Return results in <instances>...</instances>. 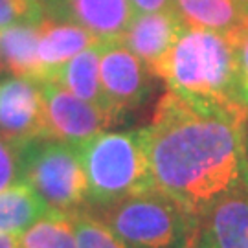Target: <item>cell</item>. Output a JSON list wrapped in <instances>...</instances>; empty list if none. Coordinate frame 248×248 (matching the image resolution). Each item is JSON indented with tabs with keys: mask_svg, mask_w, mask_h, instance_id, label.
I'll return each mask as SVG.
<instances>
[{
	"mask_svg": "<svg viewBox=\"0 0 248 248\" xmlns=\"http://www.w3.org/2000/svg\"><path fill=\"white\" fill-rule=\"evenodd\" d=\"M248 114L204 107L168 90L143 129L151 184L199 215L206 204L248 182Z\"/></svg>",
	"mask_w": 248,
	"mask_h": 248,
	"instance_id": "1",
	"label": "cell"
},
{
	"mask_svg": "<svg viewBox=\"0 0 248 248\" xmlns=\"http://www.w3.org/2000/svg\"><path fill=\"white\" fill-rule=\"evenodd\" d=\"M158 79L168 83V90L191 103L248 114L239 94L237 61L230 35L186 28Z\"/></svg>",
	"mask_w": 248,
	"mask_h": 248,
	"instance_id": "2",
	"label": "cell"
},
{
	"mask_svg": "<svg viewBox=\"0 0 248 248\" xmlns=\"http://www.w3.org/2000/svg\"><path fill=\"white\" fill-rule=\"evenodd\" d=\"M92 213L127 248H189L197 228V213L156 187Z\"/></svg>",
	"mask_w": 248,
	"mask_h": 248,
	"instance_id": "3",
	"label": "cell"
},
{
	"mask_svg": "<svg viewBox=\"0 0 248 248\" xmlns=\"http://www.w3.org/2000/svg\"><path fill=\"white\" fill-rule=\"evenodd\" d=\"M76 147L85 171L87 210L90 212L153 187L143 129L103 131Z\"/></svg>",
	"mask_w": 248,
	"mask_h": 248,
	"instance_id": "4",
	"label": "cell"
},
{
	"mask_svg": "<svg viewBox=\"0 0 248 248\" xmlns=\"http://www.w3.org/2000/svg\"><path fill=\"white\" fill-rule=\"evenodd\" d=\"M22 184L30 186L52 213L87 210V180L78 147L39 136L20 145Z\"/></svg>",
	"mask_w": 248,
	"mask_h": 248,
	"instance_id": "5",
	"label": "cell"
},
{
	"mask_svg": "<svg viewBox=\"0 0 248 248\" xmlns=\"http://www.w3.org/2000/svg\"><path fill=\"white\" fill-rule=\"evenodd\" d=\"M155 74L122 43H103L99 59V81L107 114L118 122L149 99Z\"/></svg>",
	"mask_w": 248,
	"mask_h": 248,
	"instance_id": "6",
	"label": "cell"
},
{
	"mask_svg": "<svg viewBox=\"0 0 248 248\" xmlns=\"http://www.w3.org/2000/svg\"><path fill=\"white\" fill-rule=\"evenodd\" d=\"M46 134L55 140L79 145L114 124L103 108L74 96L52 81H39Z\"/></svg>",
	"mask_w": 248,
	"mask_h": 248,
	"instance_id": "7",
	"label": "cell"
},
{
	"mask_svg": "<svg viewBox=\"0 0 248 248\" xmlns=\"http://www.w3.org/2000/svg\"><path fill=\"white\" fill-rule=\"evenodd\" d=\"M189 248H248V182L204 206Z\"/></svg>",
	"mask_w": 248,
	"mask_h": 248,
	"instance_id": "8",
	"label": "cell"
},
{
	"mask_svg": "<svg viewBox=\"0 0 248 248\" xmlns=\"http://www.w3.org/2000/svg\"><path fill=\"white\" fill-rule=\"evenodd\" d=\"M0 136L18 145L48 136L39 81L0 76Z\"/></svg>",
	"mask_w": 248,
	"mask_h": 248,
	"instance_id": "9",
	"label": "cell"
},
{
	"mask_svg": "<svg viewBox=\"0 0 248 248\" xmlns=\"http://www.w3.org/2000/svg\"><path fill=\"white\" fill-rule=\"evenodd\" d=\"M136 17L131 0H62L46 18L85 28L99 43H120Z\"/></svg>",
	"mask_w": 248,
	"mask_h": 248,
	"instance_id": "10",
	"label": "cell"
},
{
	"mask_svg": "<svg viewBox=\"0 0 248 248\" xmlns=\"http://www.w3.org/2000/svg\"><path fill=\"white\" fill-rule=\"evenodd\" d=\"M184 30V22L173 9L160 13H145L133 18L127 33L120 43L127 46L136 57H140L155 74V78H158L173 46L177 45L178 37Z\"/></svg>",
	"mask_w": 248,
	"mask_h": 248,
	"instance_id": "11",
	"label": "cell"
},
{
	"mask_svg": "<svg viewBox=\"0 0 248 248\" xmlns=\"http://www.w3.org/2000/svg\"><path fill=\"white\" fill-rule=\"evenodd\" d=\"M98 43L99 41L96 37L78 24L45 18L41 24V37L37 48V59H39L37 81L50 79V76L59 70L66 61H70L74 55Z\"/></svg>",
	"mask_w": 248,
	"mask_h": 248,
	"instance_id": "12",
	"label": "cell"
},
{
	"mask_svg": "<svg viewBox=\"0 0 248 248\" xmlns=\"http://www.w3.org/2000/svg\"><path fill=\"white\" fill-rule=\"evenodd\" d=\"M173 11L186 28L212 30L232 35L248 24L247 13L235 0H173Z\"/></svg>",
	"mask_w": 248,
	"mask_h": 248,
	"instance_id": "13",
	"label": "cell"
},
{
	"mask_svg": "<svg viewBox=\"0 0 248 248\" xmlns=\"http://www.w3.org/2000/svg\"><path fill=\"white\" fill-rule=\"evenodd\" d=\"M101 45L90 46L87 50L74 55L70 61H66L59 70L50 76V79L61 89L72 92L74 96L85 99L89 103L98 105L105 110V99L101 92L99 81V59H101ZM107 112V110H105Z\"/></svg>",
	"mask_w": 248,
	"mask_h": 248,
	"instance_id": "14",
	"label": "cell"
},
{
	"mask_svg": "<svg viewBox=\"0 0 248 248\" xmlns=\"http://www.w3.org/2000/svg\"><path fill=\"white\" fill-rule=\"evenodd\" d=\"M41 24H17L0 30V68L9 76L39 78V48Z\"/></svg>",
	"mask_w": 248,
	"mask_h": 248,
	"instance_id": "15",
	"label": "cell"
},
{
	"mask_svg": "<svg viewBox=\"0 0 248 248\" xmlns=\"http://www.w3.org/2000/svg\"><path fill=\"white\" fill-rule=\"evenodd\" d=\"M50 213L52 212L43 199L20 182L0 193V233L18 237Z\"/></svg>",
	"mask_w": 248,
	"mask_h": 248,
	"instance_id": "16",
	"label": "cell"
},
{
	"mask_svg": "<svg viewBox=\"0 0 248 248\" xmlns=\"http://www.w3.org/2000/svg\"><path fill=\"white\" fill-rule=\"evenodd\" d=\"M18 248H78L68 215L50 213L18 235Z\"/></svg>",
	"mask_w": 248,
	"mask_h": 248,
	"instance_id": "17",
	"label": "cell"
},
{
	"mask_svg": "<svg viewBox=\"0 0 248 248\" xmlns=\"http://www.w3.org/2000/svg\"><path fill=\"white\" fill-rule=\"evenodd\" d=\"M76 235L78 248H127L107 224L89 210H81L68 215Z\"/></svg>",
	"mask_w": 248,
	"mask_h": 248,
	"instance_id": "18",
	"label": "cell"
},
{
	"mask_svg": "<svg viewBox=\"0 0 248 248\" xmlns=\"http://www.w3.org/2000/svg\"><path fill=\"white\" fill-rule=\"evenodd\" d=\"M45 11L39 0H0V30L17 24H43Z\"/></svg>",
	"mask_w": 248,
	"mask_h": 248,
	"instance_id": "19",
	"label": "cell"
},
{
	"mask_svg": "<svg viewBox=\"0 0 248 248\" xmlns=\"http://www.w3.org/2000/svg\"><path fill=\"white\" fill-rule=\"evenodd\" d=\"M20 182V145L0 136V193Z\"/></svg>",
	"mask_w": 248,
	"mask_h": 248,
	"instance_id": "20",
	"label": "cell"
},
{
	"mask_svg": "<svg viewBox=\"0 0 248 248\" xmlns=\"http://www.w3.org/2000/svg\"><path fill=\"white\" fill-rule=\"evenodd\" d=\"M235 61H237V81H239V94L245 107L248 108V24L230 35Z\"/></svg>",
	"mask_w": 248,
	"mask_h": 248,
	"instance_id": "21",
	"label": "cell"
},
{
	"mask_svg": "<svg viewBox=\"0 0 248 248\" xmlns=\"http://www.w3.org/2000/svg\"><path fill=\"white\" fill-rule=\"evenodd\" d=\"M134 13L145 15V13H160L173 9V0H131Z\"/></svg>",
	"mask_w": 248,
	"mask_h": 248,
	"instance_id": "22",
	"label": "cell"
},
{
	"mask_svg": "<svg viewBox=\"0 0 248 248\" xmlns=\"http://www.w3.org/2000/svg\"><path fill=\"white\" fill-rule=\"evenodd\" d=\"M0 248H18V237L17 235H8V233H0Z\"/></svg>",
	"mask_w": 248,
	"mask_h": 248,
	"instance_id": "23",
	"label": "cell"
},
{
	"mask_svg": "<svg viewBox=\"0 0 248 248\" xmlns=\"http://www.w3.org/2000/svg\"><path fill=\"white\" fill-rule=\"evenodd\" d=\"M59 2H62V0H39L41 8H43V11H45V17H46V11H50V9H52L53 6H57Z\"/></svg>",
	"mask_w": 248,
	"mask_h": 248,
	"instance_id": "24",
	"label": "cell"
},
{
	"mask_svg": "<svg viewBox=\"0 0 248 248\" xmlns=\"http://www.w3.org/2000/svg\"><path fill=\"white\" fill-rule=\"evenodd\" d=\"M235 2H237V6L247 13V17H248V0H235Z\"/></svg>",
	"mask_w": 248,
	"mask_h": 248,
	"instance_id": "25",
	"label": "cell"
},
{
	"mask_svg": "<svg viewBox=\"0 0 248 248\" xmlns=\"http://www.w3.org/2000/svg\"><path fill=\"white\" fill-rule=\"evenodd\" d=\"M245 143H247V156H248V125H247V140H245Z\"/></svg>",
	"mask_w": 248,
	"mask_h": 248,
	"instance_id": "26",
	"label": "cell"
},
{
	"mask_svg": "<svg viewBox=\"0 0 248 248\" xmlns=\"http://www.w3.org/2000/svg\"><path fill=\"white\" fill-rule=\"evenodd\" d=\"M0 76H2V68H0Z\"/></svg>",
	"mask_w": 248,
	"mask_h": 248,
	"instance_id": "27",
	"label": "cell"
}]
</instances>
